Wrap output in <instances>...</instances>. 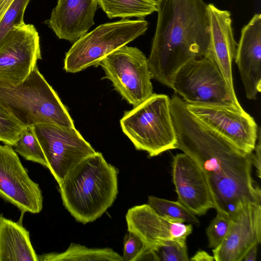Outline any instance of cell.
Returning a JSON list of instances; mask_svg holds the SVG:
<instances>
[{
  "instance_id": "6da1fadb",
  "label": "cell",
  "mask_w": 261,
  "mask_h": 261,
  "mask_svg": "<svg viewBox=\"0 0 261 261\" xmlns=\"http://www.w3.org/2000/svg\"><path fill=\"white\" fill-rule=\"evenodd\" d=\"M176 148L191 157L208 182L214 208L230 217L245 202L260 203L251 175V153L242 151L201 123L179 96L170 98Z\"/></svg>"
},
{
  "instance_id": "7a4b0ae2",
  "label": "cell",
  "mask_w": 261,
  "mask_h": 261,
  "mask_svg": "<svg viewBox=\"0 0 261 261\" xmlns=\"http://www.w3.org/2000/svg\"><path fill=\"white\" fill-rule=\"evenodd\" d=\"M158 18L148 64L153 79L171 88L179 69L208 54L210 30L203 0H156Z\"/></svg>"
},
{
  "instance_id": "3957f363",
  "label": "cell",
  "mask_w": 261,
  "mask_h": 261,
  "mask_svg": "<svg viewBox=\"0 0 261 261\" xmlns=\"http://www.w3.org/2000/svg\"><path fill=\"white\" fill-rule=\"evenodd\" d=\"M117 169L95 152L81 161L59 185L63 204L79 222L100 217L118 194Z\"/></svg>"
},
{
  "instance_id": "277c9868",
  "label": "cell",
  "mask_w": 261,
  "mask_h": 261,
  "mask_svg": "<svg viewBox=\"0 0 261 261\" xmlns=\"http://www.w3.org/2000/svg\"><path fill=\"white\" fill-rule=\"evenodd\" d=\"M0 110L25 127L39 124L75 127L66 108L37 67L22 82L0 79Z\"/></svg>"
},
{
  "instance_id": "5b68a950",
  "label": "cell",
  "mask_w": 261,
  "mask_h": 261,
  "mask_svg": "<svg viewBox=\"0 0 261 261\" xmlns=\"http://www.w3.org/2000/svg\"><path fill=\"white\" fill-rule=\"evenodd\" d=\"M124 134L137 150L151 157L176 149L177 139L170 110V98L153 93L120 120Z\"/></svg>"
},
{
  "instance_id": "8992f818",
  "label": "cell",
  "mask_w": 261,
  "mask_h": 261,
  "mask_svg": "<svg viewBox=\"0 0 261 261\" xmlns=\"http://www.w3.org/2000/svg\"><path fill=\"white\" fill-rule=\"evenodd\" d=\"M171 88L188 103L244 110L209 53L182 66L175 74Z\"/></svg>"
},
{
  "instance_id": "52a82bcc",
  "label": "cell",
  "mask_w": 261,
  "mask_h": 261,
  "mask_svg": "<svg viewBox=\"0 0 261 261\" xmlns=\"http://www.w3.org/2000/svg\"><path fill=\"white\" fill-rule=\"evenodd\" d=\"M148 26L144 19L125 18L98 26L74 42L66 54L64 70L76 73L98 66L107 56L144 35Z\"/></svg>"
},
{
  "instance_id": "ba28073f",
  "label": "cell",
  "mask_w": 261,
  "mask_h": 261,
  "mask_svg": "<svg viewBox=\"0 0 261 261\" xmlns=\"http://www.w3.org/2000/svg\"><path fill=\"white\" fill-rule=\"evenodd\" d=\"M105 77L128 103L136 107L153 94L148 59L139 49L123 45L99 63Z\"/></svg>"
},
{
  "instance_id": "9c48e42d",
  "label": "cell",
  "mask_w": 261,
  "mask_h": 261,
  "mask_svg": "<svg viewBox=\"0 0 261 261\" xmlns=\"http://www.w3.org/2000/svg\"><path fill=\"white\" fill-rule=\"evenodd\" d=\"M47 163L59 185L81 161L96 151L75 127L51 124L33 126Z\"/></svg>"
},
{
  "instance_id": "30bf717a",
  "label": "cell",
  "mask_w": 261,
  "mask_h": 261,
  "mask_svg": "<svg viewBox=\"0 0 261 261\" xmlns=\"http://www.w3.org/2000/svg\"><path fill=\"white\" fill-rule=\"evenodd\" d=\"M40 38L33 24L15 26L0 41V79L23 82L41 59Z\"/></svg>"
},
{
  "instance_id": "8fae6325",
  "label": "cell",
  "mask_w": 261,
  "mask_h": 261,
  "mask_svg": "<svg viewBox=\"0 0 261 261\" xmlns=\"http://www.w3.org/2000/svg\"><path fill=\"white\" fill-rule=\"evenodd\" d=\"M188 110L203 125L247 153L254 149L258 126L245 110L186 103Z\"/></svg>"
},
{
  "instance_id": "7c38bea8",
  "label": "cell",
  "mask_w": 261,
  "mask_h": 261,
  "mask_svg": "<svg viewBox=\"0 0 261 261\" xmlns=\"http://www.w3.org/2000/svg\"><path fill=\"white\" fill-rule=\"evenodd\" d=\"M12 147L0 144V196L22 212L39 213L43 206L41 190Z\"/></svg>"
},
{
  "instance_id": "4fadbf2b",
  "label": "cell",
  "mask_w": 261,
  "mask_h": 261,
  "mask_svg": "<svg viewBox=\"0 0 261 261\" xmlns=\"http://www.w3.org/2000/svg\"><path fill=\"white\" fill-rule=\"evenodd\" d=\"M230 218L225 238L212 250L215 261L243 260L247 251L261 242L260 203L241 204Z\"/></svg>"
},
{
  "instance_id": "5bb4252c",
  "label": "cell",
  "mask_w": 261,
  "mask_h": 261,
  "mask_svg": "<svg viewBox=\"0 0 261 261\" xmlns=\"http://www.w3.org/2000/svg\"><path fill=\"white\" fill-rule=\"evenodd\" d=\"M172 178L178 201L196 215L214 208L206 177L198 165L185 153L173 159Z\"/></svg>"
},
{
  "instance_id": "9a60e30c",
  "label": "cell",
  "mask_w": 261,
  "mask_h": 261,
  "mask_svg": "<svg viewBox=\"0 0 261 261\" xmlns=\"http://www.w3.org/2000/svg\"><path fill=\"white\" fill-rule=\"evenodd\" d=\"M128 231L139 236L149 248L170 239L186 240L192 233L191 224L159 214L148 204L129 208L125 216Z\"/></svg>"
},
{
  "instance_id": "2e32d148",
  "label": "cell",
  "mask_w": 261,
  "mask_h": 261,
  "mask_svg": "<svg viewBox=\"0 0 261 261\" xmlns=\"http://www.w3.org/2000/svg\"><path fill=\"white\" fill-rule=\"evenodd\" d=\"M234 61L248 99L261 91V15L255 14L241 30Z\"/></svg>"
},
{
  "instance_id": "e0dca14e",
  "label": "cell",
  "mask_w": 261,
  "mask_h": 261,
  "mask_svg": "<svg viewBox=\"0 0 261 261\" xmlns=\"http://www.w3.org/2000/svg\"><path fill=\"white\" fill-rule=\"evenodd\" d=\"M97 0H58L45 23L57 37L74 42L94 24Z\"/></svg>"
},
{
  "instance_id": "ac0fdd59",
  "label": "cell",
  "mask_w": 261,
  "mask_h": 261,
  "mask_svg": "<svg viewBox=\"0 0 261 261\" xmlns=\"http://www.w3.org/2000/svg\"><path fill=\"white\" fill-rule=\"evenodd\" d=\"M210 30L208 53L221 70L229 89L235 93L232 72L237 43L234 38L231 14L213 4H207Z\"/></svg>"
},
{
  "instance_id": "d6986e66",
  "label": "cell",
  "mask_w": 261,
  "mask_h": 261,
  "mask_svg": "<svg viewBox=\"0 0 261 261\" xmlns=\"http://www.w3.org/2000/svg\"><path fill=\"white\" fill-rule=\"evenodd\" d=\"M0 261H38L29 231L0 216Z\"/></svg>"
},
{
  "instance_id": "ffe728a7",
  "label": "cell",
  "mask_w": 261,
  "mask_h": 261,
  "mask_svg": "<svg viewBox=\"0 0 261 261\" xmlns=\"http://www.w3.org/2000/svg\"><path fill=\"white\" fill-rule=\"evenodd\" d=\"M38 261L65 260H110L122 261V257L113 249L90 248L72 243L69 247L61 253H49L38 255Z\"/></svg>"
},
{
  "instance_id": "44dd1931",
  "label": "cell",
  "mask_w": 261,
  "mask_h": 261,
  "mask_svg": "<svg viewBox=\"0 0 261 261\" xmlns=\"http://www.w3.org/2000/svg\"><path fill=\"white\" fill-rule=\"evenodd\" d=\"M97 4L110 18H144L157 12L156 0H97Z\"/></svg>"
},
{
  "instance_id": "7402d4cb",
  "label": "cell",
  "mask_w": 261,
  "mask_h": 261,
  "mask_svg": "<svg viewBox=\"0 0 261 261\" xmlns=\"http://www.w3.org/2000/svg\"><path fill=\"white\" fill-rule=\"evenodd\" d=\"M148 204L160 215L169 217L181 222L199 224L196 215L179 201H174L153 196H149Z\"/></svg>"
},
{
  "instance_id": "603a6c76",
  "label": "cell",
  "mask_w": 261,
  "mask_h": 261,
  "mask_svg": "<svg viewBox=\"0 0 261 261\" xmlns=\"http://www.w3.org/2000/svg\"><path fill=\"white\" fill-rule=\"evenodd\" d=\"M14 150L24 158L47 167V163L33 126L25 127L14 146Z\"/></svg>"
},
{
  "instance_id": "cb8c5ba5",
  "label": "cell",
  "mask_w": 261,
  "mask_h": 261,
  "mask_svg": "<svg viewBox=\"0 0 261 261\" xmlns=\"http://www.w3.org/2000/svg\"><path fill=\"white\" fill-rule=\"evenodd\" d=\"M186 240L170 239L150 248L154 251L158 261L190 260Z\"/></svg>"
},
{
  "instance_id": "d4e9b609",
  "label": "cell",
  "mask_w": 261,
  "mask_h": 261,
  "mask_svg": "<svg viewBox=\"0 0 261 261\" xmlns=\"http://www.w3.org/2000/svg\"><path fill=\"white\" fill-rule=\"evenodd\" d=\"M30 0H14L0 21V41L13 27L25 23L24 14Z\"/></svg>"
},
{
  "instance_id": "484cf974",
  "label": "cell",
  "mask_w": 261,
  "mask_h": 261,
  "mask_svg": "<svg viewBox=\"0 0 261 261\" xmlns=\"http://www.w3.org/2000/svg\"><path fill=\"white\" fill-rule=\"evenodd\" d=\"M25 127L12 116L0 110V142L14 146Z\"/></svg>"
},
{
  "instance_id": "4316f807",
  "label": "cell",
  "mask_w": 261,
  "mask_h": 261,
  "mask_svg": "<svg viewBox=\"0 0 261 261\" xmlns=\"http://www.w3.org/2000/svg\"><path fill=\"white\" fill-rule=\"evenodd\" d=\"M230 223V218L217 212L206 228L208 247L214 249L218 247L225 238Z\"/></svg>"
},
{
  "instance_id": "83f0119b",
  "label": "cell",
  "mask_w": 261,
  "mask_h": 261,
  "mask_svg": "<svg viewBox=\"0 0 261 261\" xmlns=\"http://www.w3.org/2000/svg\"><path fill=\"white\" fill-rule=\"evenodd\" d=\"M147 248L139 236L128 231L124 238L122 261H139Z\"/></svg>"
},
{
  "instance_id": "f1b7e54d",
  "label": "cell",
  "mask_w": 261,
  "mask_h": 261,
  "mask_svg": "<svg viewBox=\"0 0 261 261\" xmlns=\"http://www.w3.org/2000/svg\"><path fill=\"white\" fill-rule=\"evenodd\" d=\"M254 152L251 153L252 164L255 167L257 174L259 178L260 177V160H261V129L258 127L257 136Z\"/></svg>"
},
{
  "instance_id": "f546056e",
  "label": "cell",
  "mask_w": 261,
  "mask_h": 261,
  "mask_svg": "<svg viewBox=\"0 0 261 261\" xmlns=\"http://www.w3.org/2000/svg\"><path fill=\"white\" fill-rule=\"evenodd\" d=\"M190 260L195 261H214L215 258L213 256L211 255L207 252L204 250H199Z\"/></svg>"
},
{
  "instance_id": "4dcf8cb0",
  "label": "cell",
  "mask_w": 261,
  "mask_h": 261,
  "mask_svg": "<svg viewBox=\"0 0 261 261\" xmlns=\"http://www.w3.org/2000/svg\"><path fill=\"white\" fill-rule=\"evenodd\" d=\"M257 246L256 244L251 247L246 253L243 260L255 261L256 259Z\"/></svg>"
},
{
  "instance_id": "1f68e13d",
  "label": "cell",
  "mask_w": 261,
  "mask_h": 261,
  "mask_svg": "<svg viewBox=\"0 0 261 261\" xmlns=\"http://www.w3.org/2000/svg\"><path fill=\"white\" fill-rule=\"evenodd\" d=\"M14 0H0V21Z\"/></svg>"
}]
</instances>
